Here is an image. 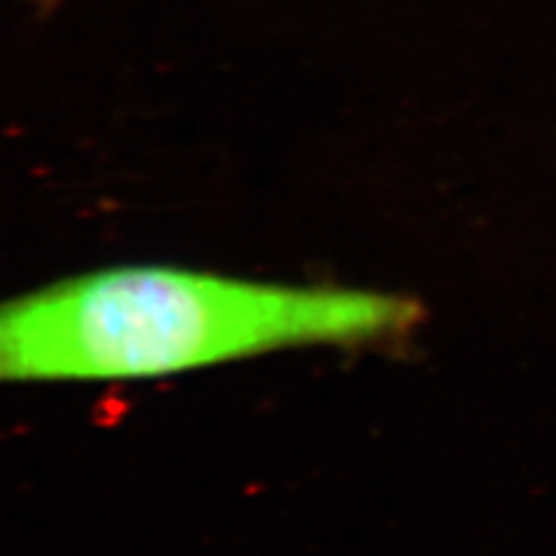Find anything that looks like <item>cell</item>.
Instances as JSON below:
<instances>
[{
  "instance_id": "cell-1",
  "label": "cell",
  "mask_w": 556,
  "mask_h": 556,
  "mask_svg": "<svg viewBox=\"0 0 556 556\" xmlns=\"http://www.w3.org/2000/svg\"><path fill=\"white\" fill-rule=\"evenodd\" d=\"M404 294L118 265L0 302V382L153 380L302 348L406 337Z\"/></svg>"
},
{
  "instance_id": "cell-2",
  "label": "cell",
  "mask_w": 556,
  "mask_h": 556,
  "mask_svg": "<svg viewBox=\"0 0 556 556\" xmlns=\"http://www.w3.org/2000/svg\"><path fill=\"white\" fill-rule=\"evenodd\" d=\"M28 3L33 5V10L38 16H49V14H54L56 10H61L67 3V0H28Z\"/></svg>"
}]
</instances>
